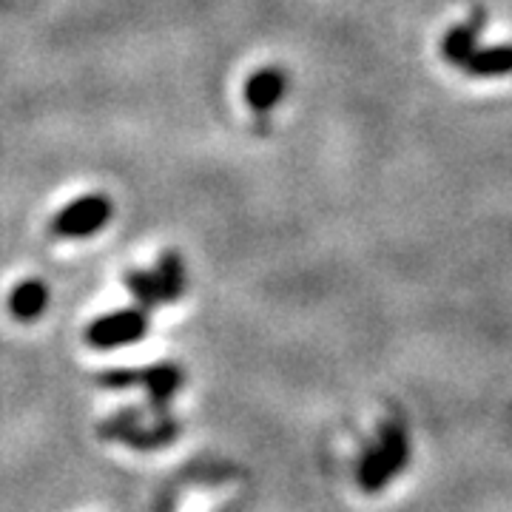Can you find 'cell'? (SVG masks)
Listing matches in <instances>:
<instances>
[{
	"mask_svg": "<svg viewBox=\"0 0 512 512\" xmlns=\"http://www.w3.org/2000/svg\"><path fill=\"white\" fill-rule=\"evenodd\" d=\"M146 330L148 322L143 311H117L92 322V328L86 330V342L100 350L120 348V345L140 342L146 336Z\"/></svg>",
	"mask_w": 512,
	"mask_h": 512,
	"instance_id": "obj_3",
	"label": "cell"
},
{
	"mask_svg": "<svg viewBox=\"0 0 512 512\" xmlns=\"http://www.w3.org/2000/svg\"><path fill=\"white\" fill-rule=\"evenodd\" d=\"M288 92V77L279 69H259L245 83V100L254 111H271Z\"/></svg>",
	"mask_w": 512,
	"mask_h": 512,
	"instance_id": "obj_6",
	"label": "cell"
},
{
	"mask_svg": "<svg viewBox=\"0 0 512 512\" xmlns=\"http://www.w3.org/2000/svg\"><path fill=\"white\" fill-rule=\"evenodd\" d=\"M410 456V444H407V433L399 421L384 424L379 433V444L370 450L359 467V484L365 493H379L390 478H396L404 470Z\"/></svg>",
	"mask_w": 512,
	"mask_h": 512,
	"instance_id": "obj_1",
	"label": "cell"
},
{
	"mask_svg": "<svg viewBox=\"0 0 512 512\" xmlns=\"http://www.w3.org/2000/svg\"><path fill=\"white\" fill-rule=\"evenodd\" d=\"M46 305H49V288L40 279H26L9 293V308L23 322H32L37 316H43Z\"/></svg>",
	"mask_w": 512,
	"mask_h": 512,
	"instance_id": "obj_8",
	"label": "cell"
},
{
	"mask_svg": "<svg viewBox=\"0 0 512 512\" xmlns=\"http://www.w3.org/2000/svg\"><path fill=\"white\" fill-rule=\"evenodd\" d=\"M461 72H467L470 77H504V74H512V46L510 43L487 46V49L476 46L473 55L461 63Z\"/></svg>",
	"mask_w": 512,
	"mask_h": 512,
	"instance_id": "obj_7",
	"label": "cell"
},
{
	"mask_svg": "<svg viewBox=\"0 0 512 512\" xmlns=\"http://www.w3.org/2000/svg\"><path fill=\"white\" fill-rule=\"evenodd\" d=\"M180 382H183V373L174 365L148 367V370H140V373H117V370H114V373H106V376H103V384H109V387L146 384L148 396H151V402H154L157 410L174 396V390L180 387Z\"/></svg>",
	"mask_w": 512,
	"mask_h": 512,
	"instance_id": "obj_4",
	"label": "cell"
},
{
	"mask_svg": "<svg viewBox=\"0 0 512 512\" xmlns=\"http://www.w3.org/2000/svg\"><path fill=\"white\" fill-rule=\"evenodd\" d=\"M111 220V202L100 194H89L69 202L52 222V234L57 237H92Z\"/></svg>",
	"mask_w": 512,
	"mask_h": 512,
	"instance_id": "obj_2",
	"label": "cell"
},
{
	"mask_svg": "<svg viewBox=\"0 0 512 512\" xmlns=\"http://www.w3.org/2000/svg\"><path fill=\"white\" fill-rule=\"evenodd\" d=\"M481 26H484V12L476 9L473 18L458 23V26H453V29L444 35V40H441V55H444V60H447L450 66L461 69V63L473 55V49L478 46V32H481Z\"/></svg>",
	"mask_w": 512,
	"mask_h": 512,
	"instance_id": "obj_5",
	"label": "cell"
},
{
	"mask_svg": "<svg viewBox=\"0 0 512 512\" xmlns=\"http://www.w3.org/2000/svg\"><path fill=\"white\" fill-rule=\"evenodd\" d=\"M154 276V282H157V291H160V299H177L180 293H183V265H180V259L177 256H165L163 262H160V268H157V274Z\"/></svg>",
	"mask_w": 512,
	"mask_h": 512,
	"instance_id": "obj_9",
	"label": "cell"
}]
</instances>
